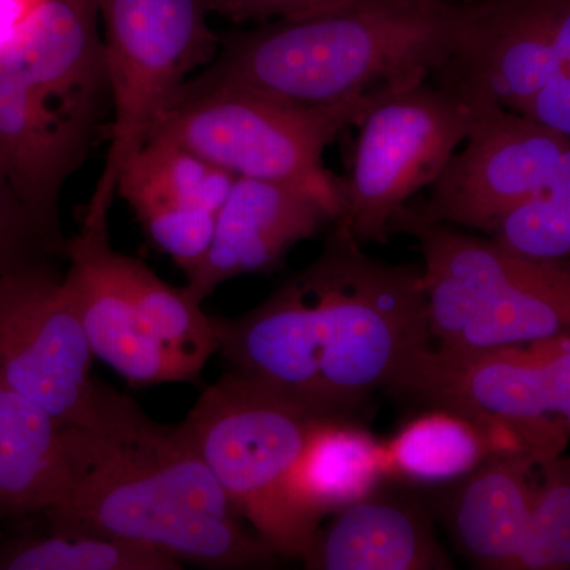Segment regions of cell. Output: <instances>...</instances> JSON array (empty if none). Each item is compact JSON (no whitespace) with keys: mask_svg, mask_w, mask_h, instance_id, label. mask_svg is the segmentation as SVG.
Listing matches in <instances>:
<instances>
[{"mask_svg":"<svg viewBox=\"0 0 570 570\" xmlns=\"http://www.w3.org/2000/svg\"><path fill=\"white\" fill-rule=\"evenodd\" d=\"M318 530L303 557L309 570H448L452 561L439 546L423 505L403 494L373 493L341 509Z\"/></svg>","mask_w":570,"mask_h":570,"instance_id":"17","label":"cell"},{"mask_svg":"<svg viewBox=\"0 0 570 570\" xmlns=\"http://www.w3.org/2000/svg\"><path fill=\"white\" fill-rule=\"evenodd\" d=\"M164 551L100 532L51 527L0 539V570H179Z\"/></svg>","mask_w":570,"mask_h":570,"instance_id":"24","label":"cell"},{"mask_svg":"<svg viewBox=\"0 0 570 570\" xmlns=\"http://www.w3.org/2000/svg\"><path fill=\"white\" fill-rule=\"evenodd\" d=\"M474 108L426 81L376 97L356 127L354 160L340 181L343 224L360 243H387L392 224L466 140Z\"/></svg>","mask_w":570,"mask_h":570,"instance_id":"9","label":"cell"},{"mask_svg":"<svg viewBox=\"0 0 570 570\" xmlns=\"http://www.w3.org/2000/svg\"><path fill=\"white\" fill-rule=\"evenodd\" d=\"M70 483L61 504L45 513L51 527L100 532L164 551L205 569H264L277 554L239 520L189 508L160 483L116 463L62 428Z\"/></svg>","mask_w":570,"mask_h":570,"instance_id":"8","label":"cell"},{"mask_svg":"<svg viewBox=\"0 0 570 570\" xmlns=\"http://www.w3.org/2000/svg\"><path fill=\"white\" fill-rule=\"evenodd\" d=\"M112 99L110 149L85 216L108 217L124 165L148 141L184 82L208 66L219 39L204 0H97Z\"/></svg>","mask_w":570,"mask_h":570,"instance_id":"7","label":"cell"},{"mask_svg":"<svg viewBox=\"0 0 570 570\" xmlns=\"http://www.w3.org/2000/svg\"><path fill=\"white\" fill-rule=\"evenodd\" d=\"M490 239L530 261L564 262L570 253V171L513 206Z\"/></svg>","mask_w":570,"mask_h":570,"instance_id":"25","label":"cell"},{"mask_svg":"<svg viewBox=\"0 0 570 570\" xmlns=\"http://www.w3.org/2000/svg\"><path fill=\"white\" fill-rule=\"evenodd\" d=\"M455 412L490 434L498 455L558 459L570 436L569 332L483 351H420L387 392Z\"/></svg>","mask_w":570,"mask_h":570,"instance_id":"5","label":"cell"},{"mask_svg":"<svg viewBox=\"0 0 570 570\" xmlns=\"http://www.w3.org/2000/svg\"><path fill=\"white\" fill-rule=\"evenodd\" d=\"M154 245L190 277L213 243L216 214L204 208L153 205L135 212Z\"/></svg>","mask_w":570,"mask_h":570,"instance_id":"27","label":"cell"},{"mask_svg":"<svg viewBox=\"0 0 570 570\" xmlns=\"http://www.w3.org/2000/svg\"><path fill=\"white\" fill-rule=\"evenodd\" d=\"M235 176L165 138H149L124 165L116 184L135 212L153 205L194 206L219 212Z\"/></svg>","mask_w":570,"mask_h":570,"instance_id":"23","label":"cell"},{"mask_svg":"<svg viewBox=\"0 0 570 570\" xmlns=\"http://www.w3.org/2000/svg\"><path fill=\"white\" fill-rule=\"evenodd\" d=\"M474 108L464 148L452 154L417 212L425 223L490 235L513 206L570 171V137L517 112Z\"/></svg>","mask_w":570,"mask_h":570,"instance_id":"11","label":"cell"},{"mask_svg":"<svg viewBox=\"0 0 570 570\" xmlns=\"http://www.w3.org/2000/svg\"><path fill=\"white\" fill-rule=\"evenodd\" d=\"M561 67H570L569 0H493L472 6L460 48L444 70L456 75L449 89L471 107L520 115Z\"/></svg>","mask_w":570,"mask_h":570,"instance_id":"12","label":"cell"},{"mask_svg":"<svg viewBox=\"0 0 570 570\" xmlns=\"http://www.w3.org/2000/svg\"><path fill=\"white\" fill-rule=\"evenodd\" d=\"M343 224L324 250L265 302L214 317L236 373L321 417H347L431 346L422 268L363 253Z\"/></svg>","mask_w":570,"mask_h":570,"instance_id":"1","label":"cell"},{"mask_svg":"<svg viewBox=\"0 0 570 570\" xmlns=\"http://www.w3.org/2000/svg\"><path fill=\"white\" fill-rule=\"evenodd\" d=\"M97 0H45L6 50L0 70L92 126L107 88Z\"/></svg>","mask_w":570,"mask_h":570,"instance_id":"16","label":"cell"},{"mask_svg":"<svg viewBox=\"0 0 570 570\" xmlns=\"http://www.w3.org/2000/svg\"><path fill=\"white\" fill-rule=\"evenodd\" d=\"M94 354L52 262L0 276V384L45 409L61 426L91 401Z\"/></svg>","mask_w":570,"mask_h":570,"instance_id":"10","label":"cell"},{"mask_svg":"<svg viewBox=\"0 0 570 570\" xmlns=\"http://www.w3.org/2000/svg\"><path fill=\"white\" fill-rule=\"evenodd\" d=\"M530 121L570 137V67H561L543 82L520 112Z\"/></svg>","mask_w":570,"mask_h":570,"instance_id":"30","label":"cell"},{"mask_svg":"<svg viewBox=\"0 0 570 570\" xmlns=\"http://www.w3.org/2000/svg\"><path fill=\"white\" fill-rule=\"evenodd\" d=\"M69 483L62 426L0 384V524L45 515L61 504Z\"/></svg>","mask_w":570,"mask_h":570,"instance_id":"19","label":"cell"},{"mask_svg":"<svg viewBox=\"0 0 570 570\" xmlns=\"http://www.w3.org/2000/svg\"><path fill=\"white\" fill-rule=\"evenodd\" d=\"M472 7L444 0H348L219 41L181 92L243 89L330 107L426 81L452 61Z\"/></svg>","mask_w":570,"mask_h":570,"instance_id":"2","label":"cell"},{"mask_svg":"<svg viewBox=\"0 0 570 570\" xmlns=\"http://www.w3.org/2000/svg\"><path fill=\"white\" fill-rule=\"evenodd\" d=\"M45 0H0V51L20 36Z\"/></svg>","mask_w":570,"mask_h":570,"instance_id":"31","label":"cell"},{"mask_svg":"<svg viewBox=\"0 0 570 570\" xmlns=\"http://www.w3.org/2000/svg\"><path fill=\"white\" fill-rule=\"evenodd\" d=\"M384 479V442L347 417H321L292 471L288 493L299 512L321 524L328 513L373 493Z\"/></svg>","mask_w":570,"mask_h":570,"instance_id":"20","label":"cell"},{"mask_svg":"<svg viewBox=\"0 0 570 570\" xmlns=\"http://www.w3.org/2000/svg\"><path fill=\"white\" fill-rule=\"evenodd\" d=\"M63 255L70 264L63 285L94 356L134 387L179 382L170 358L138 322L129 255L112 249L108 217H82L80 232L66 239Z\"/></svg>","mask_w":570,"mask_h":570,"instance_id":"13","label":"cell"},{"mask_svg":"<svg viewBox=\"0 0 570 570\" xmlns=\"http://www.w3.org/2000/svg\"><path fill=\"white\" fill-rule=\"evenodd\" d=\"M337 217L340 208L313 190L236 178L216 214L208 254L186 285L205 302L234 277L272 272L292 247Z\"/></svg>","mask_w":570,"mask_h":570,"instance_id":"14","label":"cell"},{"mask_svg":"<svg viewBox=\"0 0 570 570\" xmlns=\"http://www.w3.org/2000/svg\"><path fill=\"white\" fill-rule=\"evenodd\" d=\"M318 419L264 382L232 371L206 387L178 423L238 515L277 557L303 560L321 530L288 493Z\"/></svg>","mask_w":570,"mask_h":570,"instance_id":"4","label":"cell"},{"mask_svg":"<svg viewBox=\"0 0 570 570\" xmlns=\"http://www.w3.org/2000/svg\"><path fill=\"white\" fill-rule=\"evenodd\" d=\"M542 464L528 453L493 455L461 478L449 494L445 524L456 550L472 566L512 570Z\"/></svg>","mask_w":570,"mask_h":570,"instance_id":"18","label":"cell"},{"mask_svg":"<svg viewBox=\"0 0 570 570\" xmlns=\"http://www.w3.org/2000/svg\"><path fill=\"white\" fill-rule=\"evenodd\" d=\"M384 444L389 478L422 485L460 480L498 455L482 426L436 407L412 419Z\"/></svg>","mask_w":570,"mask_h":570,"instance_id":"22","label":"cell"},{"mask_svg":"<svg viewBox=\"0 0 570 570\" xmlns=\"http://www.w3.org/2000/svg\"><path fill=\"white\" fill-rule=\"evenodd\" d=\"M91 127L0 70V170L36 224L59 243H66L62 187L86 156Z\"/></svg>","mask_w":570,"mask_h":570,"instance_id":"15","label":"cell"},{"mask_svg":"<svg viewBox=\"0 0 570 570\" xmlns=\"http://www.w3.org/2000/svg\"><path fill=\"white\" fill-rule=\"evenodd\" d=\"M66 243L50 238L32 219L0 170V276L63 255Z\"/></svg>","mask_w":570,"mask_h":570,"instance_id":"28","label":"cell"},{"mask_svg":"<svg viewBox=\"0 0 570 570\" xmlns=\"http://www.w3.org/2000/svg\"><path fill=\"white\" fill-rule=\"evenodd\" d=\"M569 568L570 464L561 455L540 466L530 519L512 570Z\"/></svg>","mask_w":570,"mask_h":570,"instance_id":"26","label":"cell"},{"mask_svg":"<svg viewBox=\"0 0 570 570\" xmlns=\"http://www.w3.org/2000/svg\"><path fill=\"white\" fill-rule=\"evenodd\" d=\"M376 97L298 107L243 89L179 94L149 138L174 141L235 178L313 190L341 212L340 181L325 168V149Z\"/></svg>","mask_w":570,"mask_h":570,"instance_id":"6","label":"cell"},{"mask_svg":"<svg viewBox=\"0 0 570 570\" xmlns=\"http://www.w3.org/2000/svg\"><path fill=\"white\" fill-rule=\"evenodd\" d=\"M206 9L234 21L291 20L305 17L348 0H204Z\"/></svg>","mask_w":570,"mask_h":570,"instance_id":"29","label":"cell"},{"mask_svg":"<svg viewBox=\"0 0 570 570\" xmlns=\"http://www.w3.org/2000/svg\"><path fill=\"white\" fill-rule=\"evenodd\" d=\"M127 268L142 332L170 358L179 382L197 381L219 351L214 317L187 285L165 283L138 258H127Z\"/></svg>","mask_w":570,"mask_h":570,"instance_id":"21","label":"cell"},{"mask_svg":"<svg viewBox=\"0 0 570 570\" xmlns=\"http://www.w3.org/2000/svg\"><path fill=\"white\" fill-rule=\"evenodd\" d=\"M390 232L419 239L434 347L483 351L569 332L570 272L564 262L520 257L493 239L425 223L407 208Z\"/></svg>","mask_w":570,"mask_h":570,"instance_id":"3","label":"cell"}]
</instances>
